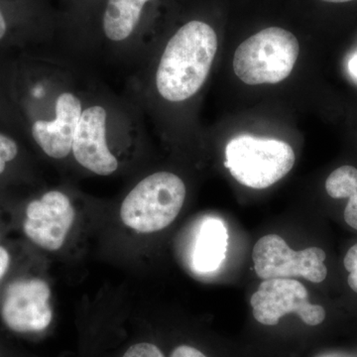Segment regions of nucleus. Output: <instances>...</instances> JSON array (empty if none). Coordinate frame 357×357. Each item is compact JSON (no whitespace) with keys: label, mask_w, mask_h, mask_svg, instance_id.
Masks as SVG:
<instances>
[{"label":"nucleus","mask_w":357,"mask_h":357,"mask_svg":"<svg viewBox=\"0 0 357 357\" xmlns=\"http://www.w3.org/2000/svg\"><path fill=\"white\" fill-rule=\"evenodd\" d=\"M18 153L15 141L0 133V174L6 170V163L13 161Z\"/></svg>","instance_id":"nucleus-15"},{"label":"nucleus","mask_w":357,"mask_h":357,"mask_svg":"<svg viewBox=\"0 0 357 357\" xmlns=\"http://www.w3.org/2000/svg\"><path fill=\"white\" fill-rule=\"evenodd\" d=\"M326 190L333 199H349L344 210V220L349 227L357 230V169L342 166L326 181Z\"/></svg>","instance_id":"nucleus-13"},{"label":"nucleus","mask_w":357,"mask_h":357,"mask_svg":"<svg viewBox=\"0 0 357 357\" xmlns=\"http://www.w3.org/2000/svg\"><path fill=\"white\" fill-rule=\"evenodd\" d=\"M229 234L225 223L208 218L199 222L191 250V265L198 273H211L222 265L227 255Z\"/></svg>","instance_id":"nucleus-11"},{"label":"nucleus","mask_w":357,"mask_h":357,"mask_svg":"<svg viewBox=\"0 0 357 357\" xmlns=\"http://www.w3.org/2000/svg\"><path fill=\"white\" fill-rule=\"evenodd\" d=\"M185 192L184 182L175 174H152L138 183L124 199L121 208L122 222L139 234L166 229L182 210Z\"/></svg>","instance_id":"nucleus-3"},{"label":"nucleus","mask_w":357,"mask_h":357,"mask_svg":"<svg viewBox=\"0 0 357 357\" xmlns=\"http://www.w3.org/2000/svg\"><path fill=\"white\" fill-rule=\"evenodd\" d=\"M82 114L79 98L70 93H62L56 102V119L52 121H35L32 126L33 138L48 156L65 158L72 151Z\"/></svg>","instance_id":"nucleus-10"},{"label":"nucleus","mask_w":357,"mask_h":357,"mask_svg":"<svg viewBox=\"0 0 357 357\" xmlns=\"http://www.w3.org/2000/svg\"><path fill=\"white\" fill-rule=\"evenodd\" d=\"M150 0H109L103 30L107 38L114 42L128 39L139 23L143 7Z\"/></svg>","instance_id":"nucleus-12"},{"label":"nucleus","mask_w":357,"mask_h":357,"mask_svg":"<svg viewBox=\"0 0 357 357\" xmlns=\"http://www.w3.org/2000/svg\"><path fill=\"white\" fill-rule=\"evenodd\" d=\"M349 70H351L352 76L357 77V55L354 56L349 61Z\"/></svg>","instance_id":"nucleus-20"},{"label":"nucleus","mask_w":357,"mask_h":357,"mask_svg":"<svg viewBox=\"0 0 357 357\" xmlns=\"http://www.w3.org/2000/svg\"><path fill=\"white\" fill-rule=\"evenodd\" d=\"M7 28H8V25H7L6 14L3 13L1 7H0V40L3 39L6 36Z\"/></svg>","instance_id":"nucleus-19"},{"label":"nucleus","mask_w":357,"mask_h":357,"mask_svg":"<svg viewBox=\"0 0 357 357\" xmlns=\"http://www.w3.org/2000/svg\"><path fill=\"white\" fill-rule=\"evenodd\" d=\"M253 316L264 326H276L282 317L296 314L307 326H318L326 319V310L310 303L309 293L299 281L267 279L250 299Z\"/></svg>","instance_id":"nucleus-6"},{"label":"nucleus","mask_w":357,"mask_h":357,"mask_svg":"<svg viewBox=\"0 0 357 357\" xmlns=\"http://www.w3.org/2000/svg\"><path fill=\"white\" fill-rule=\"evenodd\" d=\"M323 1L333 2V3H344V2L354 1V0H323Z\"/></svg>","instance_id":"nucleus-21"},{"label":"nucleus","mask_w":357,"mask_h":357,"mask_svg":"<svg viewBox=\"0 0 357 357\" xmlns=\"http://www.w3.org/2000/svg\"><path fill=\"white\" fill-rule=\"evenodd\" d=\"M169 357H208L199 349L189 344H180L174 347Z\"/></svg>","instance_id":"nucleus-17"},{"label":"nucleus","mask_w":357,"mask_h":357,"mask_svg":"<svg viewBox=\"0 0 357 357\" xmlns=\"http://www.w3.org/2000/svg\"><path fill=\"white\" fill-rule=\"evenodd\" d=\"M326 258L325 251L319 248L292 250L276 234L261 237L252 255L256 274L263 280L302 277L312 283H321L326 278Z\"/></svg>","instance_id":"nucleus-5"},{"label":"nucleus","mask_w":357,"mask_h":357,"mask_svg":"<svg viewBox=\"0 0 357 357\" xmlns=\"http://www.w3.org/2000/svg\"><path fill=\"white\" fill-rule=\"evenodd\" d=\"M295 164L293 148L284 141L239 135L225 147V166L237 182L252 189L269 188Z\"/></svg>","instance_id":"nucleus-4"},{"label":"nucleus","mask_w":357,"mask_h":357,"mask_svg":"<svg viewBox=\"0 0 357 357\" xmlns=\"http://www.w3.org/2000/svg\"><path fill=\"white\" fill-rule=\"evenodd\" d=\"M344 264L345 269L349 273V278H347L349 287L357 293V243L351 246L349 250L347 251Z\"/></svg>","instance_id":"nucleus-16"},{"label":"nucleus","mask_w":357,"mask_h":357,"mask_svg":"<svg viewBox=\"0 0 357 357\" xmlns=\"http://www.w3.org/2000/svg\"><path fill=\"white\" fill-rule=\"evenodd\" d=\"M215 30L202 21H191L170 39L160 60L156 86L162 98L184 102L196 95L210 74L218 51Z\"/></svg>","instance_id":"nucleus-1"},{"label":"nucleus","mask_w":357,"mask_h":357,"mask_svg":"<svg viewBox=\"0 0 357 357\" xmlns=\"http://www.w3.org/2000/svg\"><path fill=\"white\" fill-rule=\"evenodd\" d=\"M299 53L295 35L283 28H266L237 47L234 73L250 86L278 84L290 76Z\"/></svg>","instance_id":"nucleus-2"},{"label":"nucleus","mask_w":357,"mask_h":357,"mask_svg":"<svg viewBox=\"0 0 357 357\" xmlns=\"http://www.w3.org/2000/svg\"><path fill=\"white\" fill-rule=\"evenodd\" d=\"M107 110L93 105L84 110L73 141L72 151L77 163L100 176L112 175L119 161L107 141Z\"/></svg>","instance_id":"nucleus-9"},{"label":"nucleus","mask_w":357,"mask_h":357,"mask_svg":"<svg viewBox=\"0 0 357 357\" xmlns=\"http://www.w3.org/2000/svg\"><path fill=\"white\" fill-rule=\"evenodd\" d=\"M9 262H10V257H9L8 252L6 248L0 246V280L6 275L9 267Z\"/></svg>","instance_id":"nucleus-18"},{"label":"nucleus","mask_w":357,"mask_h":357,"mask_svg":"<svg viewBox=\"0 0 357 357\" xmlns=\"http://www.w3.org/2000/svg\"><path fill=\"white\" fill-rule=\"evenodd\" d=\"M121 357H166L158 345L146 340L133 342L123 351Z\"/></svg>","instance_id":"nucleus-14"},{"label":"nucleus","mask_w":357,"mask_h":357,"mask_svg":"<svg viewBox=\"0 0 357 357\" xmlns=\"http://www.w3.org/2000/svg\"><path fill=\"white\" fill-rule=\"evenodd\" d=\"M75 215L69 198L62 192L50 191L28 204L23 229L40 248L58 250L65 243Z\"/></svg>","instance_id":"nucleus-8"},{"label":"nucleus","mask_w":357,"mask_h":357,"mask_svg":"<svg viewBox=\"0 0 357 357\" xmlns=\"http://www.w3.org/2000/svg\"><path fill=\"white\" fill-rule=\"evenodd\" d=\"M48 284L40 279H27L7 288L1 316L7 328L16 333L43 332L53 319Z\"/></svg>","instance_id":"nucleus-7"}]
</instances>
